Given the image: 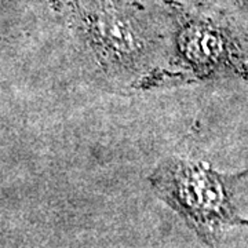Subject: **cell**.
I'll list each match as a JSON object with an SVG mask.
<instances>
[{
	"instance_id": "277c9868",
	"label": "cell",
	"mask_w": 248,
	"mask_h": 248,
	"mask_svg": "<svg viewBox=\"0 0 248 248\" xmlns=\"http://www.w3.org/2000/svg\"><path fill=\"white\" fill-rule=\"evenodd\" d=\"M248 177V169H246L243 172H239V174H236V178L237 179H241V178H246Z\"/></svg>"
},
{
	"instance_id": "3957f363",
	"label": "cell",
	"mask_w": 248,
	"mask_h": 248,
	"mask_svg": "<svg viewBox=\"0 0 248 248\" xmlns=\"http://www.w3.org/2000/svg\"><path fill=\"white\" fill-rule=\"evenodd\" d=\"M221 80L248 83V51L226 28L192 17L179 24L164 68L145 91Z\"/></svg>"
},
{
	"instance_id": "6da1fadb",
	"label": "cell",
	"mask_w": 248,
	"mask_h": 248,
	"mask_svg": "<svg viewBox=\"0 0 248 248\" xmlns=\"http://www.w3.org/2000/svg\"><path fill=\"white\" fill-rule=\"evenodd\" d=\"M153 193L185 222L208 248H221L225 232L247 226L234 203L236 174H225L208 161L172 155L148 177Z\"/></svg>"
},
{
	"instance_id": "7a4b0ae2",
	"label": "cell",
	"mask_w": 248,
	"mask_h": 248,
	"mask_svg": "<svg viewBox=\"0 0 248 248\" xmlns=\"http://www.w3.org/2000/svg\"><path fill=\"white\" fill-rule=\"evenodd\" d=\"M80 36L87 66L109 84L145 91L167 62L141 24L112 4L84 11Z\"/></svg>"
}]
</instances>
